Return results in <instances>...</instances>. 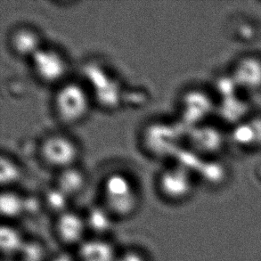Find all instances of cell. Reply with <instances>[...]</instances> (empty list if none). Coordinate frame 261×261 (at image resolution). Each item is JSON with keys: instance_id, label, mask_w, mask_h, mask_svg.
Returning a JSON list of instances; mask_svg holds the SVG:
<instances>
[{"instance_id": "cell-2", "label": "cell", "mask_w": 261, "mask_h": 261, "mask_svg": "<svg viewBox=\"0 0 261 261\" xmlns=\"http://www.w3.org/2000/svg\"><path fill=\"white\" fill-rule=\"evenodd\" d=\"M102 198L108 212L113 216L125 218L136 212L139 194L134 180L127 173L115 170L102 180Z\"/></svg>"}, {"instance_id": "cell-20", "label": "cell", "mask_w": 261, "mask_h": 261, "mask_svg": "<svg viewBox=\"0 0 261 261\" xmlns=\"http://www.w3.org/2000/svg\"><path fill=\"white\" fill-rule=\"evenodd\" d=\"M116 261H145V259L138 251H127L118 256Z\"/></svg>"}, {"instance_id": "cell-17", "label": "cell", "mask_w": 261, "mask_h": 261, "mask_svg": "<svg viewBox=\"0 0 261 261\" xmlns=\"http://www.w3.org/2000/svg\"><path fill=\"white\" fill-rule=\"evenodd\" d=\"M111 213L108 210L103 207L95 206L90 208L86 217L87 227L95 233H106L112 226V219Z\"/></svg>"}, {"instance_id": "cell-16", "label": "cell", "mask_w": 261, "mask_h": 261, "mask_svg": "<svg viewBox=\"0 0 261 261\" xmlns=\"http://www.w3.org/2000/svg\"><path fill=\"white\" fill-rule=\"evenodd\" d=\"M0 210L7 219L17 218L25 212L24 197L12 188L3 189L0 196Z\"/></svg>"}, {"instance_id": "cell-13", "label": "cell", "mask_w": 261, "mask_h": 261, "mask_svg": "<svg viewBox=\"0 0 261 261\" xmlns=\"http://www.w3.org/2000/svg\"><path fill=\"white\" fill-rule=\"evenodd\" d=\"M88 177L84 170L79 166L70 167L57 172L55 186L68 197L72 198L85 189Z\"/></svg>"}, {"instance_id": "cell-5", "label": "cell", "mask_w": 261, "mask_h": 261, "mask_svg": "<svg viewBox=\"0 0 261 261\" xmlns=\"http://www.w3.org/2000/svg\"><path fill=\"white\" fill-rule=\"evenodd\" d=\"M29 61L32 73L45 85L56 88L69 79V60L56 46L45 44Z\"/></svg>"}, {"instance_id": "cell-7", "label": "cell", "mask_w": 261, "mask_h": 261, "mask_svg": "<svg viewBox=\"0 0 261 261\" xmlns=\"http://www.w3.org/2000/svg\"><path fill=\"white\" fill-rule=\"evenodd\" d=\"M156 187L167 201H186L194 192L193 170L175 161L160 170L156 177Z\"/></svg>"}, {"instance_id": "cell-6", "label": "cell", "mask_w": 261, "mask_h": 261, "mask_svg": "<svg viewBox=\"0 0 261 261\" xmlns=\"http://www.w3.org/2000/svg\"><path fill=\"white\" fill-rule=\"evenodd\" d=\"M181 132L175 124L156 120L147 124L142 130L141 144L145 152L156 159L176 156L180 151Z\"/></svg>"}, {"instance_id": "cell-12", "label": "cell", "mask_w": 261, "mask_h": 261, "mask_svg": "<svg viewBox=\"0 0 261 261\" xmlns=\"http://www.w3.org/2000/svg\"><path fill=\"white\" fill-rule=\"evenodd\" d=\"M87 228L86 219L76 212H67L57 216V237L65 244H82Z\"/></svg>"}, {"instance_id": "cell-4", "label": "cell", "mask_w": 261, "mask_h": 261, "mask_svg": "<svg viewBox=\"0 0 261 261\" xmlns=\"http://www.w3.org/2000/svg\"><path fill=\"white\" fill-rule=\"evenodd\" d=\"M81 153L78 142L64 133H51L39 143V160L44 166L56 172L78 165Z\"/></svg>"}, {"instance_id": "cell-14", "label": "cell", "mask_w": 261, "mask_h": 261, "mask_svg": "<svg viewBox=\"0 0 261 261\" xmlns=\"http://www.w3.org/2000/svg\"><path fill=\"white\" fill-rule=\"evenodd\" d=\"M79 257L81 261H116L118 256L109 242L92 239L81 244Z\"/></svg>"}, {"instance_id": "cell-9", "label": "cell", "mask_w": 261, "mask_h": 261, "mask_svg": "<svg viewBox=\"0 0 261 261\" xmlns=\"http://www.w3.org/2000/svg\"><path fill=\"white\" fill-rule=\"evenodd\" d=\"M7 44L15 57L30 60L46 43L41 33L31 24H18L9 32Z\"/></svg>"}, {"instance_id": "cell-1", "label": "cell", "mask_w": 261, "mask_h": 261, "mask_svg": "<svg viewBox=\"0 0 261 261\" xmlns=\"http://www.w3.org/2000/svg\"><path fill=\"white\" fill-rule=\"evenodd\" d=\"M94 105L91 93L82 81L68 79L55 88L52 99L54 113L64 125L82 122Z\"/></svg>"}, {"instance_id": "cell-18", "label": "cell", "mask_w": 261, "mask_h": 261, "mask_svg": "<svg viewBox=\"0 0 261 261\" xmlns=\"http://www.w3.org/2000/svg\"><path fill=\"white\" fill-rule=\"evenodd\" d=\"M71 198L57 188L55 185L45 192L43 196V204L49 210L50 212L57 213V216L67 212L68 204Z\"/></svg>"}, {"instance_id": "cell-15", "label": "cell", "mask_w": 261, "mask_h": 261, "mask_svg": "<svg viewBox=\"0 0 261 261\" xmlns=\"http://www.w3.org/2000/svg\"><path fill=\"white\" fill-rule=\"evenodd\" d=\"M23 170L14 157L2 152L0 156V183L3 189L12 188L21 181Z\"/></svg>"}, {"instance_id": "cell-19", "label": "cell", "mask_w": 261, "mask_h": 261, "mask_svg": "<svg viewBox=\"0 0 261 261\" xmlns=\"http://www.w3.org/2000/svg\"><path fill=\"white\" fill-rule=\"evenodd\" d=\"M0 245L3 252L11 254L21 251L23 242L17 230L9 226H2L0 232Z\"/></svg>"}, {"instance_id": "cell-11", "label": "cell", "mask_w": 261, "mask_h": 261, "mask_svg": "<svg viewBox=\"0 0 261 261\" xmlns=\"http://www.w3.org/2000/svg\"><path fill=\"white\" fill-rule=\"evenodd\" d=\"M232 78L237 87L248 91L261 88V59L253 56L241 58L233 67Z\"/></svg>"}, {"instance_id": "cell-10", "label": "cell", "mask_w": 261, "mask_h": 261, "mask_svg": "<svg viewBox=\"0 0 261 261\" xmlns=\"http://www.w3.org/2000/svg\"><path fill=\"white\" fill-rule=\"evenodd\" d=\"M186 139L191 152L197 154H213L222 146L221 132L204 123L190 127L187 131Z\"/></svg>"}, {"instance_id": "cell-8", "label": "cell", "mask_w": 261, "mask_h": 261, "mask_svg": "<svg viewBox=\"0 0 261 261\" xmlns=\"http://www.w3.org/2000/svg\"><path fill=\"white\" fill-rule=\"evenodd\" d=\"M214 109L212 98L200 89H189L184 92L178 102L179 122L187 128L204 123L207 117Z\"/></svg>"}, {"instance_id": "cell-3", "label": "cell", "mask_w": 261, "mask_h": 261, "mask_svg": "<svg viewBox=\"0 0 261 261\" xmlns=\"http://www.w3.org/2000/svg\"><path fill=\"white\" fill-rule=\"evenodd\" d=\"M84 83L91 93L95 105L103 110H115L122 99V86L106 67L95 63L86 64L83 69Z\"/></svg>"}]
</instances>
